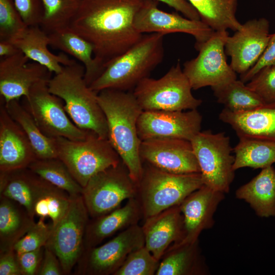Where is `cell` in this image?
<instances>
[{
  "label": "cell",
  "instance_id": "obj_5",
  "mask_svg": "<svg viewBox=\"0 0 275 275\" xmlns=\"http://www.w3.org/2000/svg\"><path fill=\"white\" fill-rule=\"evenodd\" d=\"M136 198L146 219L179 206L190 194L204 185L200 173L176 174L143 162Z\"/></svg>",
  "mask_w": 275,
  "mask_h": 275
},
{
  "label": "cell",
  "instance_id": "obj_31",
  "mask_svg": "<svg viewBox=\"0 0 275 275\" xmlns=\"http://www.w3.org/2000/svg\"><path fill=\"white\" fill-rule=\"evenodd\" d=\"M198 12L201 20L214 31L236 32L242 26L236 16L237 0H187Z\"/></svg>",
  "mask_w": 275,
  "mask_h": 275
},
{
  "label": "cell",
  "instance_id": "obj_10",
  "mask_svg": "<svg viewBox=\"0 0 275 275\" xmlns=\"http://www.w3.org/2000/svg\"><path fill=\"white\" fill-rule=\"evenodd\" d=\"M89 214L81 195L71 196L63 217L54 225L45 245L59 260L64 274H69L84 250Z\"/></svg>",
  "mask_w": 275,
  "mask_h": 275
},
{
  "label": "cell",
  "instance_id": "obj_6",
  "mask_svg": "<svg viewBox=\"0 0 275 275\" xmlns=\"http://www.w3.org/2000/svg\"><path fill=\"white\" fill-rule=\"evenodd\" d=\"M54 141L58 158L82 187L97 173L122 161L108 140L91 130L82 140L58 137Z\"/></svg>",
  "mask_w": 275,
  "mask_h": 275
},
{
  "label": "cell",
  "instance_id": "obj_13",
  "mask_svg": "<svg viewBox=\"0 0 275 275\" xmlns=\"http://www.w3.org/2000/svg\"><path fill=\"white\" fill-rule=\"evenodd\" d=\"M145 246L142 227L132 225L100 246L85 249L76 265L77 274H113L133 251Z\"/></svg>",
  "mask_w": 275,
  "mask_h": 275
},
{
  "label": "cell",
  "instance_id": "obj_17",
  "mask_svg": "<svg viewBox=\"0 0 275 275\" xmlns=\"http://www.w3.org/2000/svg\"><path fill=\"white\" fill-rule=\"evenodd\" d=\"M269 22L265 18L253 19L242 24L234 34L229 36L225 52L230 57V66L242 75L258 61L269 41Z\"/></svg>",
  "mask_w": 275,
  "mask_h": 275
},
{
  "label": "cell",
  "instance_id": "obj_22",
  "mask_svg": "<svg viewBox=\"0 0 275 275\" xmlns=\"http://www.w3.org/2000/svg\"><path fill=\"white\" fill-rule=\"evenodd\" d=\"M142 229L145 246L160 261L168 249L183 238V218L179 206L145 219Z\"/></svg>",
  "mask_w": 275,
  "mask_h": 275
},
{
  "label": "cell",
  "instance_id": "obj_40",
  "mask_svg": "<svg viewBox=\"0 0 275 275\" xmlns=\"http://www.w3.org/2000/svg\"><path fill=\"white\" fill-rule=\"evenodd\" d=\"M15 7L29 26H40L44 14L41 0H13Z\"/></svg>",
  "mask_w": 275,
  "mask_h": 275
},
{
  "label": "cell",
  "instance_id": "obj_43",
  "mask_svg": "<svg viewBox=\"0 0 275 275\" xmlns=\"http://www.w3.org/2000/svg\"><path fill=\"white\" fill-rule=\"evenodd\" d=\"M62 274L64 273L59 259L52 251L45 245L37 275Z\"/></svg>",
  "mask_w": 275,
  "mask_h": 275
},
{
  "label": "cell",
  "instance_id": "obj_28",
  "mask_svg": "<svg viewBox=\"0 0 275 275\" xmlns=\"http://www.w3.org/2000/svg\"><path fill=\"white\" fill-rule=\"evenodd\" d=\"M49 45L80 61L85 69V79L89 86L103 71L94 58V48L88 41L69 27L49 34Z\"/></svg>",
  "mask_w": 275,
  "mask_h": 275
},
{
  "label": "cell",
  "instance_id": "obj_16",
  "mask_svg": "<svg viewBox=\"0 0 275 275\" xmlns=\"http://www.w3.org/2000/svg\"><path fill=\"white\" fill-rule=\"evenodd\" d=\"M158 2L146 0L136 13L134 27L140 34L160 33L166 35L183 33L192 35L196 48L208 40L214 31L201 20L184 17L175 13H168L158 8Z\"/></svg>",
  "mask_w": 275,
  "mask_h": 275
},
{
  "label": "cell",
  "instance_id": "obj_11",
  "mask_svg": "<svg viewBox=\"0 0 275 275\" xmlns=\"http://www.w3.org/2000/svg\"><path fill=\"white\" fill-rule=\"evenodd\" d=\"M49 80L35 84L22 105L31 114L41 131L48 137L84 140L89 130L77 127L69 117L63 100L49 90Z\"/></svg>",
  "mask_w": 275,
  "mask_h": 275
},
{
  "label": "cell",
  "instance_id": "obj_41",
  "mask_svg": "<svg viewBox=\"0 0 275 275\" xmlns=\"http://www.w3.org/2000/svg\"><path fill=\"white\" fill-rule=\"evenodd\" d=\"M275 64V32L270 37L263 53L256 64L246 72L240 75V80L249 82L263 68Z\"/></svg>",
  "mask_w": 275,
  "mask_h": 275
},
{
  "label": "cell",
  "instance_id": "obj_39",
  "mask_svg": "<svg viewBox=\"0 0 275 275\" xmlns=\"http://www.w3.org/2000/svg\"><path fill=\"white\" fill-rule=\"evenodd\" d=\"M246 85L259 96L265 105L275 104V64L261 69Z\"/></svg>",
  "mask_w": 275,
  "mask_h": 275
},
{
  "label": "cell",
  "instance_id": "obj_32",
  "mask_svg": "<svg viewBox=\"0 0 275 275\" xmlns=\"http://www.w3.org/2000/svg\"><path fill=\"white\" fill-rule=\"evenodd\" d=\"M233 151L235 171L245 167L262 169L275 163L274 142L240 138Z\"/></svg>",
  "mask_w": 275,
  "mask_h": 275
},
{
  "label": "cell",
  "instance_id": "obj_4",
  "mask_svg": "<svg viewBox=\"0 0 275 275\" xmlns=\"http://www.w3.org/2000/svg\"><path fill=\"white\" fill-rule=\"evenodd\" d=\"M164 36L160 33L143 35L133 46L107 65L89 86L90 89L96 93L107 89L132 92L162 62Z\"/></svg>",
  "mask_w": 275,
  "mask_h": 275
},
{
  "label": "cell",
  "instance_id": "obj_19",
  "mask_svg": "<svg viewBox=\"0 0 275 275\" xmlns=\"http://www.w3.org/2000/svg\"><path fill=\"white\" fill-rule=\"evenodd\" d=\"M224 197V193L203 185L182 201L179 206L183 218V235L179 242H194L203 231L213 227L214 214Z\"/></svg>",
  "mask_w": 275,
  "mask_h": 275
},
{
  "label": "cell",
  "instance_id": "obj_12",
  "mask_svg": "<svg viewBox=\"0 0 275 275\" xmlns=\"http://www.w3.org/2000/svg\"><path fill=\"white\" fill-rule=\"evenodd\" d=\"M229 36L227 31H214L196 48L198 56L184 63L183 71L193 89L211 88L237 79L236 73L226 60L225 47Z\"/></svg>",
  "mask_w": 275,
  "mask_h": 275
},
{
  "label": "cell",
  "instance_id": "obj_15",
  "mask_svg": "<svg viewBox=\"0 0 275 275\" xmlns=\"http://www.w3.org/2000/svg\"><path fill=\"white\" fill-rule=\"evenodd\" d=\"M202 122V116L197 109L143 111L137 122V131L141 141L155 138L190 141L201 131Z\"/></svg>",
  "mask_w": 275,
  "mask_h": 275
},
{
  "label": "cell",
  "instance_id": "obj_2",
  "mask_svg": "<svg viewBox=\"0 0 275 275\" xmlns=\"http://www.w3.org/2000/svg\"><path fill=\"white\" fill-rule=\"evenodd\" d=\"M97 99L106 120L107 139L138 185L143 167L137 122L143 110L132 91L104 89L97 93Z\"/></svg>",
  "mask_w": 275,
  "mask_h": 275
},
{
  "label": "cell",
  "instance_id": "obj_30",
  "mask_svg": "<svg viewBox=\"0 0 275 275\" xmlns=\"http://www.w3.org/2000/svg\"><path fill=\"white\" fill-rule=\"evenodd\" d=\"M5 105L10 116L26 135L37 158H58L54 138L43 134L31 114L20 103L19 100H12L5 103Z\"/></svg>",
  "mask_w": 275,
  "mask_h": 275
},
{
  "label": "cell",
  "instance_id": "obj_29",
  "mask_svg": "<svg viewBox=\"0 0 275 275\" xmlns=\"http://www.w3.org/2000/svg\"><path fill=\"white\" fill-rule=\"evenodd\" d=\"M35 223L18 202L0 196V253L13 249Z\"/></svg>",
  "mask_w": 275,
  "mask_h": 275
},
{
  "label": "cell",
  "instance_id": "obj_3",
  "mask_svg": "<svg viewBox=\"0 0 275 275\" xmlns=\"http://www.w3.org/2000/svg\"><path fill=\"white\" fill-rule=\"evenodd\" d=\"M85 67L77 62L64 66L61 72L49 80V90L63 100L65 111L77 127L107 139L105 115L98 102L97 93L85 81Z\"/></svg>",
  "mask_w": 275,
  "mask_h": 275
},
{
  "label": "cell",
  "instance_id": "obj_9",
  "mask_svg": "<svg viewBox=\"0 0 275 275\" xmlns=\"http://www.w3.org/2000/svg\"><path fill=\"white\" fill-rule=\"evenodd\" d=\"M136 194L137 185L121 161L92 177L81 195L89 216L96 218L119 207L125 200L135 198Z\"/></svg>",
  "mask_w": 275,
  "mask_h": 275
},
{
  "label": "cell",
  "instance_id": "obj_7",
  "mask_svg": "<svg viewBox=\"0 0 275 275\" xmlns=\"http://www.w3.org/2000/svg\"><path fill=\"white\" fill-rule=\"evenodd\" d=\"M192 89L178 61L160 78L143 79L132 93L143 111H181L197 109L202 103Z\"/></svg>",
  "mask_w": 275,
  "mask_h": 275
},
{
  "label": "cell",
  "instance_id": "obj_44",
  "mask_svg": "<svg viewBox=\"0 0 275 275\" xmlns=\"http://www.w3.org/2000/svg\"><path fill=\"white\" fill-rule=\"evenodd\" d=\"M0 275H22L13 249L0 253Z\"/></svg>",
  "mask_w": 275,
  "mask_h": 275
},
{
  "label": "cell",
  "instance_id": "obj_35",
  "mask_svg": "<svg viewBox=\"0 0 275 275\" xmlns=\"http://www.w3.org/2000/svg\"><path fill=\"white\" fill-rule=\"evenodd\" d=\"M81 0H41L44 14L40 27L47 34L69 27Z\"/></svg>",
  "mask_w": 275,
  "mask_h": 275
},
{
  "label": "cell",
  "instance_id": "obj_21",
  "mask_svg": "<svg viewBox=\"0 0 275 275\" xmlns=\"http://www.w3.org/2000/svg\"><path fill=\"white\" fill-rule=\"evenodd\" d=\"M56 187L28 168L0 172L1 196L18 202L33 218L37 202Z\"/></svg>",
  "mask_w": 275,
  "mask_h": 275
},
{
  "label": "cell",
  "instance_id": "obj_25",
  "mask_svg": "<svg viewBox=\"0 0 275 275\" xmlns=\"http://www.w3.org/2000/svg\"><path fill=\"white\" fill-rule=\"evenodd\" d=\"M29 60L46 67L51 72L57 74L64 66L72 65L77 61L64 53L55 54L48 49V34L40 26H30L20 37L12 42Z\"/></svg>",
  "mask_w": 275,
  "mask_h": 275
},
{
  "label": "cell",
  "instance_id": "obj_24",
  "mask_svg": "<svg viewBox=\"0 0 275 275\" xmlns=\"http://www.w3.org/2000/svg\"><path fill=\"white\" fill-rule=\"evenodd\" d=\"M142 216L140 203L136 198H133L128 200L124 206L89 221L84 237V250L98 246L116 232L138 224Z\"/></svg>",
  "mask_w": 275,
  "mask_h": 275
},
{
  "label": "cell",
  "instance_id": "obj_1",
  "mask_svg": "<svg viewBox=\"0 0 275 275\" xmlns=\"http://www.w3.org/2000/svg\"><path fill=\"white\" fill-rule=\"evenodd\" d=\"M146 1L81 0L69 28L92 44L94 58L104 70L143 36L134 20Z\"/></svg>",
  "mask_w": 275,
  "mask_h": 275
},
{
  "label": "cell",
  "instance_id": "obj_27",
  "mask_svg": "<svg viewBox=\"0 0 275 275\" xmlns=\"http://www.w3.org/2000/svg\"><path fill=\"white\" fill-rule=\"evenodd\" d=\"M236 197L247 202L261 217L275 216V169L269 166L239 187Z\"/></svg>",
  "mask_w": 275,
  "mask_h": 275
},
{
  "label": "cell",
  "instance_id": "obj_42",
  "mask_svg": "<svg viewBox=\"0 0 275 275\" xmlns=\"http://www.w3.org/2000/svg\"><path fill=\"white\" fill-rule=\"evenodd\" d=\"M44 248L16 253L22 275H37L43 258Z\"/></svg>",
  "mask_w": 275,
  "mask_h": 275
},
{
  "label": "cell",
  "instance_id": "obj_14",
  "mask_svg": "<svg viewBox=\"0 0 275 275\" xmlns=\"http://www.w3.org/2000/svg\"><path fill=\"white\" fill-rule=\"evenodd\" d=\"M142 162L172 174L200 173L191 142L178 138H155L142 141Z\"/></svg>",
  "mask_w": 275,
  "mask_h": 275
},
{
  "label": "cell",
  "instance_id": "obj_8",
  "mask_svg": "<svg viewBox=\"0 0 275 275\" xmlns=\"http://www.w3.org/2000/svg\"><path fill=\"white\" fill-rule=\"evenodd\" d=\"M204 185L224 194L229 191L234 176V155L230 138L225 132L200 131L190 141Z\"/></svg>",
  "mask_w": 275,
  "mask_h": 275
},
{
  "label": "cell",
  "instance_id": "obj_33",
  "mask_svg": "<svg viewBox=\"0 0 275 275\" xmlns=\"http://www.w3.org/2000/svg\"><path fill=\"white\" fill-rule=\"evenodd\" d=\"M245 84L236 79L211 89L217 102L233 112L249 111L265 105L259 96Z\"/></svg>",
  "mask_w": 275,
  "mask_h": 275
},
{
  "label": "cell",
  "instance_id": "obj_18",
  "mask_svg": "<svg viewBox=\"0 0 275 275\" xmlns=\"http://www.w3.org/2000/svg\"><path fill=\"white\" fill-rule=\"evenodd\" d=\"M22 52L0 61V95L5 103L26 97L31 88L42 80H49L51 72L36 62H29Z\"/></svg>",
  "mask_w": 275,
  "mask_h": 275
},
{
  "label": "cell",
  "instance_id": "obj_26",
  "mask_svg": "<svg viewBox=\"0 0 275 275\" xmlns=\"http://www.w3.org/2000/svg\"><path fill=\"white\" fill-rule=\"evenodd\" d=\"M207 268L201 255L199 240L171 245L161 260L156 275H202Z\"/></svg>",
  "mask_w": 275,
  "mask_h": 275
},
{
  "label": "cell",
  "instance_id": "obj_46",
  "mask_svg": "<svg viewBox=\"0 0 275 275\" xmlns=\"http://www.w3.org/2000/svg\"><path fill=\"white\" fill-rule=\"evenodd\" d=\"M21 52L10 41H0V57L1 58L11 57Z\"/></svg>",
  "mask_w": 275,
  "mask_h": 275
},
{
  "label": "cell",
  "instance_id": "obj_36",
  "mask_svg": "<svg viewBox=\"0 0 275 275\" xmlns=\"http://www.w3.org/2000/svg\"><path fill=\"white\" fill-rule=\"evenodd\" d=\"M28 27L13 0H0V41L12 42L20 37Z\"/></svg>",
  "mask_w": 275,
  "mask_h": 275
},
{
  "label": "cell",
  "instance_id": "obj_37",
  "mask_svg": "<svg viewBox=\"0 0 275 275\" xmlns=\"http://www.w3.org/2000/svg\"><path fill=\"white\" fill-rule=\"evenodd\" d=\"M159 262L145 245L132 252L113 275H154Z\"/></svg>",
  "mask_w": 275,
  "mask_h": 275
},
{
  "label": "cell",
  "instance_id": "obj_38",
  "mask_svg": "<svg viewBox=\"0 0 275 275\" xmlns=\"http://www.w3.org/2000/svg\"><path fill=\"white\" fill-rule=\"evenodd\" d=\"M52 230V224H46L39 219L13 246L16 253L32 251L45 246Z\"/></svg>",
  "mask_w": 275,
  "mask_h": 275
},
{
  "label": "cell",
  "instance_id": "obj_45",
  "mask_svg": "<svg viewBox=\"0 0 275 275\" xmlns=\"http://www.w3.org/2000/svg\"><path fill=\"white\" fill-rule=\"evenodd\" d=\"M162 2L177 11L182 13L185 17L196 20H201L197 10L187 0H155Z\"/></svg>",
  "mask_w": 275,
  "mask_h": 275
},
{
  "label": "cell",
  "instance_id": "obj_23",
  "mask_svg": "<svg viewBox=\"0 0 275 275\" xmlns=\"http://www.w3.org/2000/svg\"><path fill=\"white\" fill-rule=\"evenodd\" d=\"M219 119L229 124L239 138L275 142V104L242 112H233L224 107L219 114Z\"/></svg>",
  "mask_w": 275,
  "mask_h": 275
},
{
  "label": "cell",
  "instance_id": "obj_34",
  "mask_svg": "<svg viewBox=\"0 0 275 275\" xmlns=\"http://www.w3.org/2000/svg\"><path fill=\"white\" fill-rule=\"evenodd\" d=\"M28 168L45 181L65 191L70 196L82 194L83 187L58 158H37Z\"/></svg>",
  "mask_w": 275,
  "mask_h": 275
},
{
  "label": "cell",
  "instance_id": "obj_20",
  "mask_svg": "<svg viewBox=\"0 0 275 275\" xmlns=\"http://www.w3.org/2000/svg\"><path fill=\"white\" fill-rule=\"evenodd\" d=\"M36 159L26 135L10 116L1 98L0 172L28 168Z\"/></svg>",
  "mask_w": 275,
  "mask_h": 275
}]
</instances>
